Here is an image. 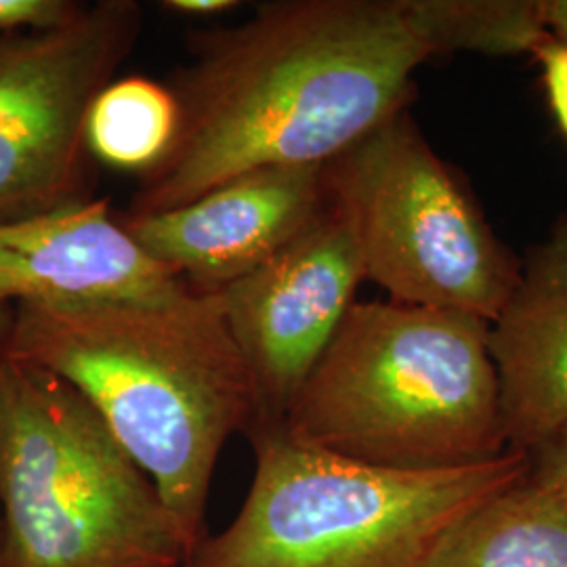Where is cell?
<instances>
[{
  "label": "cell",
  "instance_id": "1",
  "mask_svg": "<svg viewBox=\"0 0 567 567\" xmlns=\"http://www.w3.org/2000/svg\"><path fill=\"white\" fill-rule=\"evenodd\" d=\"M166 82L179 131L126 213H161L265 166H324L405 110L437 55L419 0H271L189 34Z\"/></svg>",
  "mask_w": 567,
  "mask_h": 567
},
{
  "label": "cell",
  "instance_id": "20",
  "mask_svg": "<svg viewBox=\"0 0 567 567\" xmlns=\"http://www.w3.org/2000/svg\"><path fill=\"white\" fill-rule=\"evenodd\" d=\"M13 328H16V305L0 303V374L7 362L11 360Z\"/></svg>",
  "mask_w": 567,
  "mask_h": 567
},
{
  "label": "cell",
  "instance_id": "6",
  "mask_svg": "<svg viewBox=\"0 0 567 567\" xmlns=\"http://www.w3.org/2000/svg\"><path fill=\"white\" fill-rule=\"evenodd\" d=\"M324 189L391 301L498 316L519 267L408 110L324 164Z\"/></svg>",
  "mask_w": 567,
  "mask_h": 567
},
{
  "label": "cell",
  "instance_id": "19",
  "mask_svg": "<svg viewBox=\"0 0 567 567\" xmlns=\"http://www.w3.org/2000/svg\"><path fill=\"white\" fill-rule=\"evenodd\" d=\"M548 34L567 44V0H540Z\"/></svg>",
  "mask_w": 567,
  "mask_h": 567
},
{
  "label": "cell",
  "instance_id": "12",
  "mask_svg": "<svg viewBox=\"0 0 567 567\" xmlns=\"http://www.w3.org/2000/svg\"><path fill=\"white\" fill-rule=\"evenodd\" d=\"M426 567H567V503L526 475L450 527Z\"/></svg>",
  "mask_w": 567,
  "mask_h": 567
},
{
  "label": "cell",
  "instance_id": "5",
  "mask_svg": "<svg viewBox=\"0 0 567 567\" xmlns=\"http://www.w3.org/2000/svg\"><path fill=\"white\" fill-rule=\"evenodd\" d=\"M194 543L150 475L58 374H0V567H183Z\"/></svg>",
  "mask_w": 567,
  "mask_h": 567
},
{
  "label": "cell",
  "instance_id": "2",
  "mask_svg": "<svg viewBox=\"0 0 567 567\" xmlns=\"http://www.w3.org/2000/svg\"><path fill=\"white\" fill-rule=\"evenodd\" d=\"M11 360L74 386L161 489L194 547L225 444L255 429L259 395L219 292L16 305Z\"/></svg>",
  "mask_w": 567,
  "mask_h": 567
},
{
  "label": "cell",
  "instance_id": "15",
  "mask_svg": "<svg viewBox=\"0 0 567 567\" xmlns=\"http://www.w3.org/2000/svg\"><path fill=\"white\" fill-rule=\"evenodd\" d=\"M84 7L72 0H0V37L55 30L76 20Z\"/></svg>",
  "mask_w": 567,
  "mask_h": 567
},
{
  "label": "cell",
  "instance_id": "8",
  "mask_svg": "<svg viewBox=\"0 0 567 567\" xmlns=\"http://www.w3.org/2000/svg\"><path fill=\"white\" fill-rule=\"evenodd\" d=\"M364 280L355 236L326 198L292 243L219 292L259 395V421L248 435L282 423Z\"/></svg>",
  "mask_w": 567,
  "mask_h": 567
},
{
  "label": "cell",
  "instance_id": "9",
  "mask_svg": "<svg viewBox=\"0 0 567 567\" xmlns=\"http://www.w3.org/2000/svg\"><path fill=\"white\" fill-rule=\"evenodd\" d=\"M324 206V166H265L179 208L118 213V219L187 286L221 292L278 255Z\"/></svg>",
  "mask_w": 567,
  "mask_h": 567
},
{
  "label": "cell",
  "instance_id": "14",
  "mask_svg": "<svg viewBox=\"0 0 567 567\" xmlns=\"http://www.w3.org/2000/svg\"><path fill=\"white\" fill-rule=\"evenodd\" d=\"M437 55L532 53L548 37L540 0H419Z\"/></svg>",
  "mask_w": 567,
  "mask_h": 567
},
{
  "label": "cell",
  "instance_id": "17",
  "mask_svg": "<svg viewBox=\"0 0 567 567\" xmlns=\"http://www.w3.org/2000/svg\"><path fill=\"white\" fill-rule=\"evenodd\" d=\"M529 480L567 503V425L529 454Z\"/></svg>",
  "mask_w": 567,
  "mask_h": 567
},
{
  "label": "cell",
  "instance_id": "13",
  "mask_svg": "<svg viewBox=\"0 0 567 567\" xmlns=\"http://www.w3.org/2000/svg\"><path fill=\"white\" fill-rule=\"evenodd\" d=\"M179 131V105L164 82L124 76L107 84L86 114L84 140L95 163L147 173Z\"/></svg>",
  "mask_w": 567,
  "mask_h": 567
},
{
  "label": "cell",
  "instance_id": "7",
  "mask_svg": "<svg viewBox=\"0 0 567 567\" xmlns=\"http://www.w3.org/2000/svg\"><path fill=\"white\" fill-rule=\"evenodd\" d=\"M142 30L140 2L100 0L55 30L0 37V224L93 198L86 114Z\"/></svg>",
  "mask_w": 567,
  "mask_h": 567
},
{
  "label": "cell",
  "instance_id": "11",
  "mask_svg": "<svg viewBox=\"0 0 567 567\" xmlns=\"http://www.w3.org/2000/svg\"><path fill=\"white\" fill-rule=\"evenodd\" d=\"M487 351L507 447L529 456L567 425V219L519 267Z\"/></svg>",
  "mask_w": 567,
  "mask_h": 567
},
{
  "label": "cell",
  "instance_id": "18",
  "mask_svg": "<svg viewBox=\"0 0 567 567\" xmlns=\"http://www.w3.org/2000/svg\"><path fill=\"white\" fill-rule=\"evenodd\" d=\"M238 0H164L163 9L187 18H215L238 9Z\"/></svg>",
  "mask_w": 567,
  "mask_h": 567
},
{
  "label": "cell",
  "instance_id": "3",
  "mask_svg": "<svg viewBox=\"0 0 567 567\" xmlns=\"http://www.w3.org/2000/svg\"><path fill=\"white\" fill-rule=\"evenodd\" d=\"M278 426L307 446L385 468L496 458L508 447L487 322L395 301L353 303Z\"/></svg>",
  "mask_w": 567,
  "mask_h": 567
},
{
  "label": "cell",
  "instance_id": "4",
  "mask_svg": "<svg viewBox=\"0 0 567 567\" xmlns=\"http://www.w3.org/2000/svg\"><path fill=\"white\" fill-rule=\"evenodd\" d=\"M248 440L255 475L243 508L183 567H426L450 527L529 473L517 450L402 471L307 446L282 426Z\"/></svg>",
  "mask_w": 567,
  "mask_h": 567
},
{
  "label": "cell",
  "instance_id": "16",
  "mask_svg": "<svg viewBox=\"0 0 567 567\" xmlns=\"http://www.w3.org/2000/svg\"><path fill=\"white\" fill-rule=\"evenodd\" d=\"M532 55L543 68V81L547 86L548 103L567 137V44L548 34Z\"/></svg>",
  "mask_w": 567,
  "mask_h": 567
},
{
  "label": "cell",
  "instance_id": "10",
  "mask_svg": "<svg viewBox=\"0 0 567 567\" xmlns=\"http://www.w3.org/2000/svg\"><path fill=\"white\" fill-rule=\"evenodd\" d=\"M183 286L131 238L110 198L0 224V303L154 299Z\"/></svg>",
  "mask_w": 567,
  "mask_h": 567
}]
</instances>
